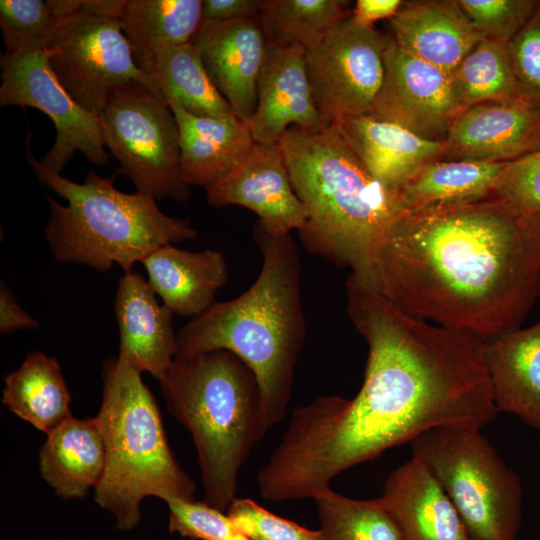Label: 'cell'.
Here are the masks:
<instances>
[{
	"instance_id": "cell-1",
	"label": "cell",
	"mask_w": 540,
	"mask_h": 540,
	"mask_svg": "<svg viewBox=\"0 0 540 540\" xmlns=\"http://www.w3.org/2000/svg\"><path fill=\"white\" fill-rule=\"evenodd\" d=\"M347 312L368 345L355 397H320L310 431L334 471L441 426L481 429L498 414L481 339L412 316L350 274Z\"/></svg>"
},
{
	"instance_id": "cell-2",
	"label": "cell",
	"mask_w": 540,
	"mask_h": 540,
	"mask_svg": "<svg viewBox=\"0 0 540 540\" xmlns=\"http://www.w3.org/2000/svg\"><path fill=\"white\" fill-rule=\"evenodd\" d=\"M354 276L404 312L486 342L520 328L538 298L540 217L492 197L401 210Z\"/></svg>"
},
{
	"instance_id": "cell-3",
	"label": "cell",
	"mask_w": 540,
	"mask_h": 540,
	"mask_svg": "<svg viewBox=\"0 0 540 540\" xmlns=\"http://www.w3.org/2000/svg\"><path fill=\"white\" fill-rule=\"evenodd\" d=\"M262 255L255 282L235 299L215 302L177 334L175 359L226 350L256 377L269 430L287 411L294 369L306 336L301 261L291 234L274 235L256 224Z\"/></svg>"
},
{
	"instance_id": "cell-4",
	"label": "cell",
	"mask_w": 540,
	"mask_h": 540,
	"mask_svg": "<svg viewBox=\"0 0 540 540\" xmlns=\"http://www.w3.org/2000/svg\"><path fill=\"white\" fill-rule=\"evenodd\" d=\"M307 219V251L362 275L374 246L401 211L397 192L367 171L336 123L288 128L279 140Z\"/></svg>"
},
{
	"instance_id": "cell-5",
	"label": "cell",
	"mask_w": 540,
	"mask_h": 540,
	"mask_svg": "<svg viewBox=\"0 0 540 540\" xmlns=\"http://www.w3.org/2000/svg\"><path fill=\"white\" fill-rule=\"evenodd\" d=\"M159 382L169 412L192 436L205 502L227 511L242 465L268 431L255 375L233 353L215 350L175 359Z\"/></svg>"
},
{
	"instance_id": "cell-6",
	"label": "cell",
	"mask_w": 540,
	"mask_h": 540,
	"mask_svg": "<svg viewBox=\"0 0 540 540\" xmlns=\"http://www.w3.org/2000/svg\"><path fill=\"white\" fill-rule=\"evenodd\" d=\"M27 140L26 159L34 175L67 201L62 205L46 194L50 218L44 234L57 261L101 272L117 264L130 273L157 248L198 238L190 220L165 214L152 195L118 190L115 174L102 177L91 171L76 183L47 170L30 150V135Z\"/></svg>"
},
{
	"instance_id": "cell-7",
	"label": "cell",
	"mask_w": 540,
	"mask_h": 540,
	"mask_svg": "<svg viewBox=\"0 0 540 540\" xmlns=\"http://www.w3.org/2000/svg\"><path fill=\"white\" fill-rule=\"evenodd\" d=\"M102 403L96 416L106 462L95 501L122 531L140 522L145 497L195 500L196 484L176 461L159 406L141 373L120 357L104 361Z\"/></svg>"
},
{
	"instance_id": "cell-8",
	"label": "cell",
	"mask_w": 540,
	"mask_h": 540,
	"mask_svg": "<svg viewBox=\"0 0 540 540\" xmlns=\"http://www.w3.org/2000/svg\"><path fill=\"white\" fill-rule=\"evenodd\" d=\"M458 511L471 540H516L522 524L519 475L480 429L441 426L411 442Z\"/></svg>"
},
{
	"instance_id": "cell-9",
	"label": "cell",
	"mask_w": 540,
	"mask_h": 540,
	"mask_svg": "<svg viewBox=\"0 0 540 540\" xmlns=\"http://www.w3.org/2000/svg\"><path fill=\"white\" fill-rule=\"evenodd\" d=\"M105 147L136 191L156 200L185 203L190 186L180 164V133L167 101L148 86L131 82L115 91L99 116Z\"/></svg>"
},
{
	"instance_id": "cell-10",
	"label": "cell",
	"mask_w": 540,
	"mask_h": 540,
	"mask_svg": "<svg viewBox=\"0 0 540 540\" xmlns=\"http://www.w3.org/2000/svg\"><path fill=\"white\" fill-rule=\"evenodd\" d=\"M46 52L60 84L81 107L97 116L121 86L150 84L135 62L119 19L85 12L62 17Z\"/></svg>"
},
{
	"instance_id": "cell-11",
	"label": "cell",
	"mask_w": 540,
	"mask_h": 540,
	"mask_svg": "<svg viewBox=\"0 0 540 540\" xmlns=\"http://www.w3.org/2000/svg\"><path fill=\"white\" fill-rule=\"evenodd\" d=\"M385 44L386 36L350 14L306 52L314 102L326 121L370 114L383 80Z\"/></svg>"
},
{
	"instance_id": "cell-12",
	"label": "cell",
	"mask_w": 540,
	"mask_h": 540,
	"mask_svg": "<svg viewBox=\"0 0 540 540\" xmlns=\"http://www.w3.org/2000/svg\"><path fill=\"white\" fill-rule=\"evenodd\" d=\"M0 107L38 109L52 120L56 138L40 160L47 170L61 174L75 152L91 163L105 166V149L99 116L81 107L55 77L46 50L25 56L1 53Z\"/></svg>"
},
{
	"instance_id": "cell-13",
	"label": "cell",
	"mask_w": 540,
	"mask_h": 540,
	"mask_svg": "<svg viewBox=\"0 0 540 540\" xmlns=\"http://www.w3.org/2000/svg\"><path fill=\"white\" fill-rule=\"evenodd\" d=\"M384 75L369 115L432 141H444L463 110L450 74L401 49L386 36Z\"/></svg>"
},
{
	"instance_id": "cell-14",
	"label": "cell",
	"mask_w": 540,
	"mask_h": 540,
	"mask_svg": "<svg viewBox=\"0 0 540 540\" xmlns=\"http://www.w3.org/2000/svg\"><path fill=\"white\" fill-rule=\"evenodd\" d=\"M205 192L213 207L238 205L250 209L259 218L257 224L274 235L298 232L307 219L279 142H255L241 161Z\"/></svg>"
},
{
	"instance_id": "cell-15",
	"label": "cell",
	"mask_w": 540,
	"mask_h": 540,
	"mask_svg": "<svg viewBox=\"0 0 540 540\" xmlns=\"http://www.w3.org/2000/svg\"><path fill=\"white\" fill-rule=\"evenodd\" d=\"M191 43L234 114L249 123L269 46L261 18L202 21Z\"/></svg>"
},
{
	"instance_id": "cell-16",
	"label": "cell",
	"mask_w": 540,
	"mask_h": 540,
	"mask_svg": "<svg viewBox=\"0 0 540 540\" xmlns=\"http://www.w3.org/2000/svg\"><path fill=\"white\" fill-rule=\"evenodd\" d=\"M446 160L505 163L540 148V105L526 99L462 110L446 138Z\"/></svg>"
},
{
	"instance_id": "cell-17",
	"label": "cell",
	"mask_w": 540,
	"mask_h": 540,
	"mask_svg": "<svg viewBox=\"0 0 540 540\" xmlns=\"http://www.w3.org/2000/svg\"><path fill=\"white\" fill-rule=\"evenodd\" d=\"M328 123L314 102L306 50L269 43L258 82L257 105L249 121L254 141L276 143L292 126L319 128Z\"/></svg>"
},
{
	"instance_id": "cell-18",
	"label": "cell",
	"mask_w": 540,
	"mask_h": 540,
	"mask_svg": "<svg viewBox=\"0 0 540 540\" xmlns=\"http://www.w3.org/2000/svg\"><path fill=\"white\" fill-rule=\"evenodd\" d=\"M114 310L120 337L118 357L159 380L177 352L173 313L158 302L148 280L135 271L120 278Z\"/></svg>"
},
{
	"instance_id": "cell-19",
	"label": "cell",
	"mask_w": 540,
	"mask_h": 540,
	"mask_svg": "<svg viewBox=\"0 0 540 540\" xmlns=\"http://www.w3.org/2000/svg\"><path fill=\"white\" fill-rule=\"evenodd\" d=\"M378 499L403 540H471L440 483L415 457L391 473Z\"/></svg>"
},
{
	"instance_id": "cell-20",
	"label": "cell",
	"mask_w": 540,
	"mask_h": 540,
	"mask_svg": "<svg viewBox=\"0 0 540 540\" xmlns=\"http://www.w3.org/2000/svg\"><path fill=\"white\" fill-rule=\"evenodd\" d=\"M389 21L401 49L448 74L483 39L458 0L403 1Z\"/></svg>"
},
{
	"instance_id": "cell-21",
	"label": "cell",
	"mask_w": 540,
	"mask_h": 540,
	"mask_svg": "<svg viewBox=\"0 0 540 540\" xmlns=\"http://www.w3.org/2000/svg\"><path fill=\"white\" fill-rule=\"evenodd\" d=\"M336 124L371 176L396 192L422 167L445 156V141L424 139L367 115Z\"/></svg>"
},
{
	"instance_id": "cell-22",
	"label": "cell",
	"mask_w": 540,
	"mask_h": 540,
	"mask_svg": "<svg viewBox=\"0 0 540 540\" xmlns=\"http://www.w3.org/2000/svg\"><path fill=\"white\" fill-rule=\"evenodd\" d=\"M485 361L497 412L540 431V320L486 341Z\"/></svg>"
},
{
	"instance_id": "cell-23",
	"label": "cell",
	"mask_w": 540,
	"mask_h": 540,
	"mask_svg": "<svg viewBox=\"0 0 540 540\" xmlns=\"http://www.w3.org/2000/svg\"><path fill=\"white\" fill-rule=\"evenodd\" d=\"M148 282L163 304L182 317H198L216 301L228 280L226 260L220 251L200 252L161 246L142 262Z\"/></svg>"
},
{
	"instance_id": "cell-24",
	"label": "cell",
	"mask_w": 540,
	"mask_h": 540,
	"mask_svg": "<svg viewBox=\"0 0 540 540\" xmlns=\"http://www.w3.org/2000/svg\"><path fill=\"white\" fill-rule=\"evenodd\" d=\"M180 133V164L189 186L204 188L226 175L255 143L249 123L236 115L226 118L198 117L176 100L165 99Z\"/></svg>"
},
{
	"instance_id": "cell-25",
	"label": "cell",
	"mask_w": 540,
	"mask_h": 540,
	"mask_svg": "<svg viewBox=\"0 0 540 540\" xmlns=\"http://www.w3.org/2000/svg\"><path fill=\"white\" fill-rule=\"evenodd\" d=\"M106 451L96 417L71 416L47 433L39 452L40 473L63 499H82L96 488L105 469Z\"/></svg>"
},
{
	"instance_id": "cell-26",
	"label": "cell",
	"mask_w": 540,
	"mask_h": 540,
	"mask_svg": "<svg viewBox=\"0 0 540 540\" xmlns=\"http://www.w3.org/2000/svg\"><path fill=\"white\" fill-rule=\"evenodd\" d=\"M2 403L19 418L46 434L70 418V393L55 357L29 353L4 378Z\"/></svg>"
},
{
	"instance_id": "cell-27",
	"label": "cell",
	"mask_w": 540,
	"mask_h": 540,
	"mask_svg": "<svg viewBox=\"0 0 540 540\" xmlns=\"http://www.w3.org/2000/svg\"><path fill=\"white\" fill-rule=\"evenodd\" d=\"M505 163L435 160L422 167L398 191L401 210L489 198Z\"/></svg>"
},
{
	"instance_id": "cell-28",
	"label": "cell",
	"mask_w": 540,
	"mask_h": 540,
	"mask_svg": "<svg viewBox=\"0 0 540 540\" xmlns=\"http://www.w3.org/2000/svg\"><path fill=\"white\" fill-rule=\"evenodd\" d=\"M202 0H127L120 22L145 73L158 51L191 42L202 24Z\"/></svg>"
},
{
	"instance_id": "cell-29",
	"label": "cell",
	"mask_w": 540,
	"mask_h": 540,
	"mask_svg": "<svg viewBox=\"0 0 540 540\" xmlns=\"http://www.w3.org/2000/svg\"><path fill=\"white\" fill-rule=\"evenodd\" d=\"M145 74L155 94L164 99L173 98L195 116L226 118L235 115L211 81L191 42L158 51Z\"/></svg>"
},
{
	"instance_id": "cell-30",
	"label": "cell",
	"mask_w": 540,
	"mask_h": 540,
	"mask_svg": "<svg viewBox=\"0 0 540 540\" xmlns=\"http://www.w3.org/2000/svg\"><path fill=\"white\" fill-rule=\"evenodd\" d=\"M343 0H263L260 18L270 44L319 47L351 14Z\"/></svg>"
},
{
	"instance_id": "cell-31",
	"label": "cell",
	"mask_w": 540,
	"mask_h": 540,
	"mask_svg": "<svg viewBox=\"0 0 540 540\" xmlns=\"http://www.w3.org/2000/svg\"><path fill=\"white\" fill-rule=\"evenodd\" d=\"M462 109L486 102L523 98L515 78L507 44L483 38L450 74Z\"/></svg>"
},
{
	"instance_id": "cell-32",
	"label": "cell",
	"mask_w": 540,
	"mask_h": 540,
	"mask_svg": "<svg viewBox=\"0 0 540 540\" xmlns=\"http://www.w3.org/2000/svg\"><path fill=\"white\" fill-rule=\"evenodd\" d=\"M321 540H403L378 498L359 500L330 487L317 493Z\"/></svg>"
},
{
	"instance_id": "cell-33",
	"label": "cell",
	"mask_w": 540,
	"mask_h": 540,
	"mask_svg": "<svg viewBox=\"0 0 540 540\" xmlns=\"http://www.w3.org/2000/svg\"><path fill=\"white\" fill-rule=\"evenodd\" d=\"M61 19L48 0H1L3 53L25 56L45 51Z\"/></svg>"
},
{
	"instance_id": "cell-34",
	"label": "cell",
	"mask_w": 540,
	"mask_h": 540,
	"mask_svg": "<svg viewBox=\"0 0 540 540\" xmlns=\"http://www.w3.org/2000/svg\"><path fill=\"white\" fill-rule=\"evenodd\" d=\"M492 198L516 216L540 217V148L506 162Z\"/></svg>"
},
{
	"instance_id": "cell-35",
	"label": "cell",
	"mask_w": 540,
	"mask_h": 540,
	"mask_svg": "<svg viewBox=\"0 0 540 540\" xmlns=\"http://www.w3.org/2000/svg\"><path fill=\"white\" fill-rule=\"evenodd\" d=\"M481 36L508 44L534 13L539 0H458Z\"/></svg>"
},
{
	"instance_id": "cell-36",
	"label": "cell",
	"mask_w": 540,
	"mask_h": 540,
	"mask_svg": "<svg viewBox=\"0 0 540 540\" xmlns=\"http://www.w3.org/2000/svg\"><path fill=\"white\" fill-rule=\"evenodd\" d=\"M169 508V530L199 540H250L230 517L205 501L173 499Z\"/></svg>"
},
{
	"instance_id": "cell-37",
	"label": "cell",
	"mask_w": 540,
	"mask_h": 540,
	"mask_svg": "<svg viewBox=\"0 0 540 540\" xmlns=\"http://www.w3.org/2000/svg\"><path fill=\"white\" fill-rule=\"evenodd\" d=\"M226 513L250 540H321L320 530L277 516L248 498L236 497Z\"/></svg>"
},
{
	"instance_id": "cell-38",
	"label": "cell",
	"mask_w": 540,
	"mask_h": 540,
	"mask_svg": "<svg viewBox=\"0 0 540 540\" xmlns=\"http://www.w3.org/2000/svg\"><path fill=\"white\" fill-rule=\"evenodd\" d=\"M507 49L523 98L540 105V0Z\"/></svg>"
},
{
	"instance_id": "cell-39",
	"label": "cell",
	"mask_w": 540,
	"mask_h": 540,
	"mask_svg": "<svg viewBox=\"0 0 540 540\" xmlns=\"http://www.w3.org/2000/svg\"><path fill=\"white\" fill-rule=\"evenodd\" d=\"M263 0H204L202 21L260 17Z\"/></svg>"
},
{
	"instance_id": "cell-40",
	"label": "cell",
	"mask_w": 540,
	"mask_h": 540,
	"mask_svg": "<svg viewBox=\"0 0 540 540\" xmlns=\"http://www.w3.org/2000/svg\"><path fill=\"white\" fill-rule=\"evenodd\" d=\"M38 322L17 302L13 292L3 282L0 286V332L9 334L20 329H32Z\"/></svg>"
},
{
	"instance_id": "cell-41",
	"label": "cell",
	"mask_w": 540,
	"mask_h": 540,
	"mask_svg": "<svg viewBox=\"0 0 540 540\" xmlns=\"http://www.w3.org/2000/svg\"><path fill=\"white\" fill-rule=\"evenodd\" d=\"M402 0H358L351 15L360 23L374 26L381 19H391L400 9Z\"/></svg>"
},
{
	"instance_id": "cell-42",
	"label": "cell",
	"mask_w": 540,
	"mask_h": 540,
	"mask_svg": "<svg viewBox=\"0 0 540 540\" xmlns=\"http://www.w3.org/2000/svg\"><path fill=\"white\" fill-rule=\"evenodd\" d=\"M538 297H540V279H539V285H538Z\"/></svg>"
},
{
	"instance_id": "cell-43",
	"label": "cell",
	"mask_w": 540,
	"mask_h": 540,
	"mask_svg": "<svg viewBox=\"0 0 540 540\" xmlns=\"http://www.w3.org/2000/svg\"><path fill=\"white\" fill-rule=\"evenodd\" d=\"M538 454H539V459H540V443H539V446H538Z\"/></svg>"
},
{
	"instance_id": "cell-44",
	"label": "cell",
	"mask_w": 540,
	"mask_h": 540,
	"mask_svg": "<svg viewBox=\"0 0 540 540\" xmlns=\"http://www.w3.org/2000/svg\"><path fill=\"white\" fill-rule=\"evenodd\" d=\"M58 540H62V539H58Z\"/></svg>"
}]
</instances>
